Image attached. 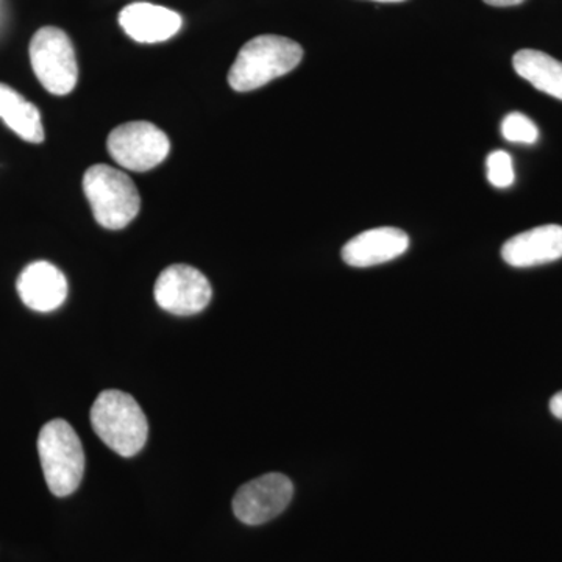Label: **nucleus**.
Listing matches in <instances>:
<instances>
[{
	"mask_svg": "<svg viewBox=\"0 0 562 562\" xmlns=\"http://www.w3.org/2000/svg\"><path fill=\"white\" fill-rule=\"evenodd\" d=\"M502 258L513 268H532L562 258L561 225H542L513 236L502 247Z\"/></svg>",
	"mask_w": 562,
	"mask_h": 562,
	"instance_id": "nucleus-10",
	"label": "nucleus"
},
{
	"mask_svg": "<svg viewBox=\"0 0 562 562\" xmlns=\"http://www.w3.org/2000/svg\"><path fill=\"white\" fill-rule=\"evenodd\" d=\"M294 484L283 473H266L244 484L233 498V513L246 525H262L288 508Z\"/></svg>",
	"mask_w": 562,
	"mask_h": 562,
	"instance_id": "nucleus-7",
	"label": "nucleus"
},
{
	"mask_svg": "<svg viewBox=\"0 0 562 562\" xmlns=\"http://www.w3.org/2000/svg\"><path fill=\"white\" fill-rule=\"evenodd\" d=\"M0 120L20 138L33 144L43 143L44 128L38 109L5 83H0Z\"/></svg>",
	"mask_w": 562,
	"mask_h": 562,
	"instance_id": "nucleus-13",
	"label": "nucleus"
},
{
	"mask_svg": "<svg viewBox=\"0 0 562 562\" xmlns=\"http://www.w3.org/2000/svg\"><path fill=\"white\" fill-rule=\"evenodd\" d=\"M38 453L52 494L68 497L79 490L87 461L80 438L68 422L55 419L41 428Z\"/></svg>",
	"mask_w": 562,
	"mask_h": 562,
	"instance_id": "nucleus-3",
	"label": "nucleus"
},
{
	"mask_svg": "<svg viewBox=\"0 0 562 562\" xmlns=\"http://www.w3.org/2000/svg\"><path fill=\"white\" fill-rule=\"evenodd\" d=\"M83 191L92 214L102 227L121 231L140 209L139 192L127 173L106 165H95L85 172Z\"/></svg>",
	"mask_w": 562,
	"mask_h": 562,
	"instance_id": "nucleus-4",
	"label": "nucleus"
},
{
	"mask_svg": "<svg viewBox=\"0 0 562 562\" xmlns=\"http://www.w3.org/2000/svg\"><path fill=\"white\" fill-rule=\"evenodd\" d=\"M155 301L165 312L176 316H192L209 306L213 290L209 279L188 265L165 269L155 283Z\"/></svg>",
	"mask_w": 562,
	"mask_h": 562,
	"instance_id": "nucleus-8",
	"label": "nucleus"
},
{
	"mask_svg": "<svg viewBox=\"0 0 562 562\" xmlns=\"http://www.w3.org/2000/svg\"><path fill=\"white\" fill-rule=\"evenodd\" d=\"M373 2L397 3V2H405V0H373Z\"/></svg>",
	"mask_w": 562,
	"mask_h": 562,
	"instance_id": "nucleus-19",
	"label": "nucleus"
},
{
	"mask_svg": "<svg viewBox=\"0 0 562 562\" xmlns=\"http://www.w3.org/2000/svg\"><path fill=\"white\" fill-rule=\"evenodd\" d=\"M171 150L166 133L151 122H127L109 136L111 158L128 171L146 172L157 168Z\"/></svg>",
	"mask_w": 562,
	"mask_h": 562,
	"instance_id": "nucleus-6",
	"label": "nucleus"
},
{
	"mask_svg": "<svg viewBox=\"0 0 562 562\" xmlns=\"http://www.w3.org/2000/svg\"><path fill=\"white\" fill-rule=\"evenodd\" d=\"M408 247V235L401 228H373L360 233L344 246L342 260L351 268H372L395 260Z\"/></svg>",
	"mask_w": 562,
	"mask_h": 562,
	"instance_id": "nucleus-11",
	"label": "nucleus"
},
{
	"mask_svg": "<svg viewBox=\"0 0 562 562\" xmlns=\"http://www.w3.org/2000/svg\"><path fill=\"white\" fill-rule=\"evenodd\" d=\"M487 180L492 187L508 188L512 187L516 180L514 173L513 158L508 151L495 150L492 151L486 160Z\"/></svg>",
	"mask_w": 562,
	"mask_h": 562,
	"instance_id": "nucleus-16",
	"label": "nucleus"
},
{
	"mask_svg": "<svg viewBox=\"0 0 562 562\" xmlns=\"http://www.w3.org/2000/svg\"><path fill=\"white\" fill-rule=\"evenodd\" d=\"M513 66L536 90L562 101V63L541 50L522 49L513 58Z\"/></svg>",
	"mask_w": 562,
	"mask_h": 562,
	"instance_id": "nucleus-14",
	"label": "nucleus"
},
{
	"mask_svg": "<svg viewBox=\"0 0 562 562\" xmlns=\"http://www.w3.org/2000/svg\"><path fill=\"white\" fill-rule=\"evenodd\" d=\"M16 290L27 308L50 313L60 308L68 297V281L57 266L35 261L21 272Z\"/></svg>",
	"mask_w": 562,
	"mask_h": 562,
	"instance_id": "nucleus-9",
	"label": "nucleus"
},
{
	"mask_svg": "<svg viewBox=\"0 0 562 562\" xmlns=\"http://www.w3.org/2000/svg\"><path fill=\"white\" fill-rule=\"evenodd\" d=\"M31 63L41 85L50 94L66 95L79 79L76 50L65 32L57 27H43L33 35Z\"/></svg>",
	"mask_w": 562,
	"mask_h": 562,
	"instance_id": "nucleus-5",
	"label": "nucleus"
},
{
	"mask_svg": "<svg viewBox=\"0 0 562 562\" xmlns=\"http://www.w3.org/2000/svg\"><path fill=\"white\" fill-rule=\"evenodd\" d=\"M550 412L554 417L562 420V391L554 394L552 401H550Z\"/></svg>",
	"mask_w": 562,
	"mask_h": 562,
	"instance_id": "nucleus-17",
	"label": "nucleus"
},
{
	"mask_svg": "<svg viewBox=\"0 0 562 562\" xmlns=\"http://www.w3.org/2000/svg\"><path fill=\"white\" fill-rule=\"evenodd\" d=\"M120 24L132 40L154 44L177 35L183 21L179 13L166 7L139 2L122 9Z\"/></svg>",
	"mask_w": 562,
	"mask_h": 562,
	"instance_id": "nucleus-12",
	"label": "nucleus"
},
{
	"mask_svg": "<svg viewBox=\"0 0 562 562\" xmlns=\"http://www.w3.org/2000/svg\"><path fill=\"white\" fill-rule=\"evenodd\" d=\"M502 133L509 143L535 144L539 139V131L535 122L517 111L509 113L503 120Z\"/></svg>",
	"mask_w": 562,
	"mask_h": 562,
	"instance_id": "nucleus-15",
	"label": "nucleus"
},
{
	"mask_svg": "<svg viewBox=\"0 0 562 562\" xmlns=\"http://www.w3.org/2000/svg\"><path fill=\"white\" fill-rule=\"evenodd\" d=\"M483 2L491 7H516L524 3L525 0H483Z\"/></svg>",
	"mask_w": 562,
	"mask_h": 562,
	"instance_id": "nucleus-18",
	"label": "nucleus"
},
{
	"mask_svg": "<svg viewBox=\"0 0 562 562\" xmlns=\"http://www.w3.org/2000/svg\"><path fill=\"white\" fill-rule=\"evenodd\" d=\"M95 435L121 457H135L146 446L149 424L138 402L127 392L103 391L91 408Z\"/></svg>",
	"mask_w": 562,
	"mask_h": 562,
	"instance_id": "nucleus-2",
	"label": "nucleus"
},
{
	"mask_svg": "<svg viewBox=\"0 0 562 562\" xmlns=\"http://www.w3.org/2000/svg\"><path fill=\"white\" fill-rule=\"evenodd\" d=\"M302 58V46L295 41L279 35L257 36L239 50L228 83L239 92L258 90L297 68Z\"/></svg>",
	"mask_w": 562,
	"mask_h": 562,
	"instance_id": "nucleus-1",
	"label": "nucleus"
}]
</instances>
